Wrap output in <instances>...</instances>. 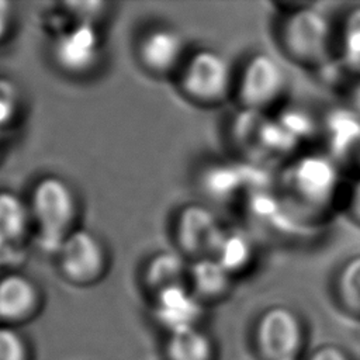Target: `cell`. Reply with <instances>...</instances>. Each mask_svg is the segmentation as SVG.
Returning <instances> with one entry per match:
<instances>
[{
    "instance_id": "cell-1",
    "label": "cell",
    "mask_w": 360,
    "mask_h": 360,
    "mask_svg": "<svg viewBox=\"0 0 360 360\" xmlns=\"http://www.w3.org/2000/svg\"><path fill=\"white\" fill-rule=\"evenodd\" d=\"M349 177L319 146L301 150L273 173V188L290 217L321 233L340 215Z\"/></svg>"
},
{
    "instance_id": "cell-2",
    "label": "cell",
    "mask_w": 360,
    "mask_h": 360,
    "mask_svg": "<svg viewBox=\"0 0 360 360\" xmlns=\"http://www.w3.org/2000/svg\"><path fill=\"white\" fill-rule=\"evenodd\" d=\"M273 38L281 58L311 73L336 60V20L316 3H274Z\"/></svg>"
},
{
    "instance_id": "cell-3",
    "label": "cell",
    "mask_w": 360,
    "mask_h": 360,
    "mask_svg": "<svg viewBox=\"0 0 360 360\" xmlns=\"http://www.w3.org/2000/svg\"><path fill=\"white\" fill-rule=\"evenodd\" d=\"M179 94L202 110L233 103L236 63L212 46H193L173 79Z\"/></svg>"
},
{
    "instance_id": "cell-4",
    "label": "cell",
    "mask_w": 360,
    "mask_h": 360,
    "mask_svg": "<svg viewBox=\"0 0 360 360\" xmlns=\"http://www.w3.org/2000/svg\"><path fill=\"white\" fill-rule=\"evenodd\" d=\"M290 75L280 59L253 51L236 65L233 103L238 110L274 114L288 101Z\"/></svg>"
},
{
    "instance_id": "cell-5",
    "label": "cell",
    "mask_w": 360,
    "mask_h": 360,
    "mask_svg": "<svg viewBox=\"0 0 360 360\" xmlns=\"http://www.w3.org/2000/svg\"><path fill=\"white\" fill-rule=\"evenodd\" d=\"M236 211L240 224L259 243L271 242L283 248H298L308 246L319 236L290 217L273 188V181L253 188Z\"/></svg>"
},
{
    "instance_id": "cell-6",
    "label": "cell",
    "mask_w": 360,
    "mask_h": 360,
    "mask_svg": "<svg viewBox=\"0 0 360 360\" xmlns=\"http://www.w3.org/2000/svg\"><path fill=\"white\" fill-rule=\"evenodd\" d=\"M250 340L259 360H302L307 357V321L290 305H269L256 316Z\"/></svg>"
},
{
    "instance_id": "cell-7",
    "label": "cell",
    "mask_w": 360,
    "mask_h": 360,
    "mask_svg": "<svg viewBox=\"0 0 360 360\" xmlns=\"http://www.w3.org/2000/svg\"><path fill=\"white\" fill-rule=\"evenodd\" d=\"M259 172L266 170L238 158L202 160L194 174L195 187L201 194L200 201L217 211L222 207L238 210L253 188L273 181L260 180Z\"/></svg>"
},
{
    "instance_id": "cell-8",
    "label": "cell",
    "mask_w": 360,
    "mask_h": 360,
    "mask_svg": "<svg viewBox=\"0 0 360 360\" xmlns=\"http://www.w3.org/2000/svg\"><path fill=\"white\" fill-rule=\"evenodd\" d=\"M30 214L37 224L42 248L56 252L75 231L77 201L72 187L56 176L41 179L32 190Z\"/></svg>"
},
{
    "instance_id": "cell-9",
    "label": "cell",
    "mask_w": 360,
    "mask_h": 360,
    "mask_svg": "<svg viewBox=\"0 0 360 360\" xmlns=\"http://www.w3.org/2000/svg\"><path fill=\"white\" fill-rule=\"evenodd\" d=\"M225 222L215 208L200 200L181 204L172 222L174 249L188 262L211 257Z\"/></svg>"
},
{
    "instance_id": "cell-10",
    "label": "cell",
    "mask_w": 360,
    "mask_h": 360,
    "mask_svg": "<svg viewBox=\"0 0 360 360\" xmlns=\"http://www.w3.org/2000/svg\"><path fill=\"white\" fill-rule=\"evenodd\" d=\"M191 48L184 34L174 25L155 24L139 37L136 56L149 75L173 80Z\"/></svg>"
},
{
    "instance_id": "cell-11",
    "label": "cell",
    "mask_w": 360,
    "mask_h": 360,
    "mask_svg": "<svg viewBox=\"0 0 360 360\" xmlns=\"http://www.w3.org/2000/svg\"><path fill=\"white\" fill-rule=\"evenodd\" d=\"M62 274L70 283H96L105 270L107 256L100 239L84 229H75L56 250Z\"/></svg>"
},
{
    "instance_id": "cell-12",
    "label": "cell",
    "mask_w": 360,
    "mask_h": 360,
    "mask_svg": "<svg viewBox=\"0 0 360 360\" xmlns=\"http://www.w3.org/2000/svg\"><path fill=\"white\" fill-rule=\"evenodd\" d=\"M323 149L352 177L360 172V117L353 111H333L321 120Z\"/></svg>"
},
{
    "instance_id": "cell-13",
    "label": "cell",
    "mask_w": 360,
    "mask_h": 360,
    "mask_svg": "<svg viewBox=\"0 0 360 360\" xmlns=\"http://www.w3.org/2000/svg\"><path fill=\"white\" fill-rule=\"evenodd\" d=\"M101 42L97 27L72 24L60 31L52 45L56 65L72 75L89 72L100 59Z\"/></svg>"
},
{
    "instance_id": "cell-14",
    "label": "cell",
    "mask_w": 360,
    "mask_h": 360,
    "mask_svg": "<svg viewBox=\"0 0 360 360\" xmlns=\"http://www.w3.org/2000/svg\"><path fill=\"white\" fill-rule=\"evenodd\" d=\"M260 243L239 222H225L211 259L217 260L236 281L250 276L259 263Z\"/></svg>"
},
{
    "instance_id": "cell-15",
    "label": "cell",
    "mask_w": 360,
    "mask_h": 360,
    "mask_svg": "<svg viewBox=\"0 0 360 360\" xmlns=\"http://www.w3.org/2000/svg\"><path fill=\"white\" fill-rule=\"evenodd\" d=\"M41 305V291L30 277L11 273L0 278V325L25 323L38 315Z\"/></svg>"
},
{
    "instance_id": "cell-16",
    "label": "cell",
    "mask_w": 360,
    "mask_h": 360,
    "mask_svg": "<svg viewBox=\"0 0 360 360\" xmlns=\"http://www.w3.org/2000/svg\"><path fill=\"white\" fill-rule=\"evenodd\" d=\"M152 302L156 318L166 326L167 332L201 325V316L207 309L194 297L187 284L170 287L155 294Z\"/></svg>"
},
{
    "instance_id": "cell-17",
    "label": "cell",
    "mask_w": 360,
    "mask_h": 360,
    "mask_svg": "<svg viewBox=\"0 0 360 360\" xmlns=\"http://www.w3.org/2000/svg\"><path fill=\"white\" fill-rule=\"evenodd\" d=\"M236 284L238 281L211 257L190 262L187 285L205 308L225 301Z\"/></svg>"
},
{
    "instance_id": "cell-18",
    "label": "cell",
    "mask_w": 360,
    "mask_h": 360,
    "mask_svg": "<svg viewBox=\"0 0 360 360\" xmlns=\"http://www.w3.org/2000/svg\"><path fill=\"white\" fill-rule=\"evenodd\" d=\"M217 342L201 325L167 332L163 354L166 360H217Z\"/></svg>"
},
{
    "instance_id": "cell-19",
    "label": "cell",
    "mask_w": 360,
    "mask_h": 360,
    "mask_svg": "<svg viewBox=\"0 0 360 360\" xmlns=\"http://www.w3.org/2000/svg\"><path fill=\"white\" fill-rule=\"evenodd\" d=\"M190 262L176 249L160 250L152 255L143 267V285L153 297L170 287L186 285Z\"/></svg>"
},
{
    "instance_id": "cell-20",
    "label": "cell",
    "mask_w": 360,
    "mask_h": 360,
    "mask_svg": "<svg viewBox=\"0 0 360 360\" xmlns=\"http://www.w3.org/2000/svg\"><path fill=\"white\" fill-rule=\"evenodd\" d=\"M330 297L345 316L360 323V253L338 266L330 281Z\"/></svg>"
},
{
    "instance_id": "cell-21",
    "label": "cell",
    "mask_w": 360,
    "mask_h": 360,
    "mask_svg": "<svg viewBox=\"0 0 360 360\" xmlns=\"http://www.w3.org/2000/svg\"><path fill=\"white\" fill-rule=\"evenodd\" d=\"M335 68L360 77V4L352 6L336 20Z\"/></svg>"
},
{
    "instance_id": "cell-22",
    "label": "cell",
    "mask_w": 360,
    "mask_h": 360,
    "mask_svg": "<svg viewBox=\"0 0 360 360\" xmlns=\"http://www.w3.org/2000/svg\"><path fill=\"white\" fill-rule=\"evenodd\" d=\"M30 210L13 193H0V250L18 243L28 228Z\"/></svg>"
},
{
    "instance_id": "cell-23",
    "label": "cell",
    "mask_w": 360,
    "mask_h": 360,
    "mask_svg": "<svg viewBox=\"0 0 360 360\" xmlns=\"http://www.w3.org/2000/svg\"><path fill=\"white\" fill-rule=\"evenodd\" d=\"M0 360H32L30 342L17 328L0 325Z\"/></svg>"
},
{
    "instance_id": "cell-24",
    "label": "cell",
    "mask_w": 360,
    "mask_h": 360,
    "mask_svg": "<svg viewBox=\"0 0 360 360\" xmlns=\"http://www.w3.org/2000/svg\"><path fill=\"white\" fill-rule=\"evenodd\" d=\"M66 13L72 17V24L96 27L105 13L107 4L103 1H70L65 4Z\"/></svg>"
},
{
    "instance_id": "cell-25",
    "label": "cell",
    "mask_w": 360,
    "mask_h": 360,
    "mask_svg": "<svg viewBox=\"0 0 360 360\" xmlns=\"http://www.w3.org/2000/svg\"><path fill=\"white\" fill-rule=\"evenodd\" d=\"M340 215L360 229V172L347 180Z\"/></svg>"
},
{
    "instance_id": "cell-26",
    "label": "cell",
    "mask_w": 360,
    "mask_h": 360,
    "mask_svg": "<svg viewBox=\"0 0 360 360\" xmlns=\"http://www.w3.org/2000/svg\"><path fill=\"white\" fill-rule=\"evenodd\" d=\"M18 108V91L13 82L0 79V131L6 127Z\"/></svg>"
},
{
    "instance_id": "cell-27",
    "label": "cell",
    "mask_w": 360,
    "mask_h": 360,
    "mask_svg": "<svg viewBox=\"0 0 360 360\" xmlns=\"http://www.w3.org/2000/svg\"><path fill=\"white\" fill-rule=\"evenodd\" d=\"M305 360H353L350 354L336 343H322L308 353Z\"/></svg>"
},
{
    "instance_id": "cell-28",
    "label": "cell",
    "mask_w": 360,
    "mask_h": 360,
    "mask_svg": "<svg viewBox=\"0 0 360 360\" xmlns=\"http://www.w3.org/2000/svg\"><path fill=\"white\" fill-rule=\"evenodd\" d=\"M13 4L6 0H0V41L6 38L13 24Z\"/></svg>"
}]
</instances>
